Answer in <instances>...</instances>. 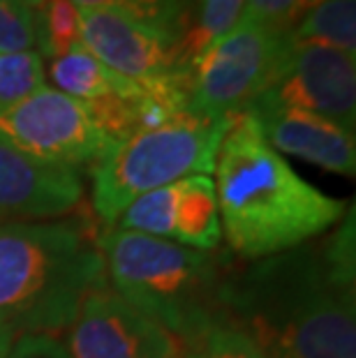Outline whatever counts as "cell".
I'll list each match as a JSON object with an SVG mask.
<instances>
[{"instance_id":"6da1fadb","label":"cell","mask_w":356,"mask_h":358,"mask_svg":"<svg viewBox=\"0 0 356 358\" xmlns=\"http://www.w3.org/2000/svg\"><path fill=\"white\" fill-rule=\"evenodd\" d=\"M225 326L264 358H356L354 208L320 245H299L232 273Z\"/></svg>"},{"instance_id":"7a4b0ae2","label":"cell","mask_w":356,"mask_h":358,"mask_svg":"<svg viewBox=\"0 0 356 358\" xmlns=\"http://www.w3.org/2000/svg\"><path fill=\"white\" fill-rule=\"evenodd\" d=\"M213 171L222 234L232 252L243 259L257 262L299 248L347 213V201L303 180L245 111L227 127Z\"/></svg>"},{"instance_id":"3957f363","label":"cell","mask_w":356,"mask_h":358,"mask_svg":"<svg viewBox=\"0 0 356 358\" xmlns=\"http://www.w3.org/2000/svg\"><path fill=\"white\" fill-rule=\"evenodd\" d=\"M97 248L109 287L180 347L225 326V292L234 271L213 252L123 229L104 234Z\"/></svg>"},{"instance_id":"277c9868","label":"cell","mask_w":356,"mask_h":358,"mask_svg":"<svg viewBox=\"0 0 356 358\" xmlns=\"http://www.w3.org/2000/svg\"><path fill=\"white\" fill-rule=\"evenodd\" d=\"M104 282L102 252L79 222L0 224V319L19 335L70 329L83 296Z\"/></svg>"},{"instance_id":"5b68a950","label":"cell","mask_w":356,"mask_h":358,"mask_svg":"<svg viewBox=\"0 0 356 358\" xmlns=\"http://www.w3.org/2000/svg\"><path fill=\"white\" fill-rule=\"evenodd\" d=\"M232 118L211 120L185 111L169 123L141 129L93 164V208L113 224L139 196L187 176H208L215 169L220 141Z\"/></svg>"},{"instance_id":"8992f818","label":"cell","mask_w":356,"mask_h":358,"mask_svg":"<svg viewBox=\"0 0 356 358\" xmlns=\"http://www.w3.org/2000/svg\"><path fill=\"white\" fill-rule=\"evenodd\" d=\"M287 42L290 30L243 17L187 70L190 111L211 120H227L245 111L273 83Z\"/></svg>"},{"instance_id":"52a82bcc","label":"cell","mask_w":356,"mask_h":358,"mask_svg":"<svg viewBox=\"0 0 356 358\" xmlns=\"http://www.w3.org/2000/svg\"><path fill=\"white\" fill-rule=\"evenodd\" d=\"M0 136L28 155L70 169L93 166L111 146L86 102L49 86L0 109Z\"/></svg>"},{"instance_id":"ba28073f","label":"cell","mask_w":356,"mask_h":358,"mask_svg":"<svg viewBox=\"0 0 356 358\" xmlns=\"http://www.w3.org/2000/svg\"><path fill=\"white\" fill-rule=\"evenodd\" d=\"M255 102L292 106L354 132L356 56L290 37L273 83Z\"/></svg>"},{"instance_id":"9c48e42d","label":"cell","mask_w":356,"mask_h":358,"mask_svg":"<svg viewBox=\"0 0 356 358\" xmlns=\"http://www.w3.org/2000/svg\"><path fill=\"white\" fill-rule=\"evenodd\" d=\"M67 335L72 358H176L180 345L162 326L104 285L83 296Z\"/></svg>"},{"instance_id":"30bf717a","label":"cell","mask_w":356,"mask_h":358,"mask_svg":"<svg viewBox=\"0 0 356 358\" xmlns=\"http://www.w3.org/2000/svg\"><path fill=\"white\" fill-rule=\"evenodd\" d=\"M113 229L148 234L199 252H213L222 241L215 180L187 176L153 189L127 206Z\"/></svg>"},{"instance_id":"8fae6325","label":"cell","mask_w":356,"mask_h":358,"mask_svg":"<svg viewBox=\"0 0 356 358\" xmlns=\"http://www.w3.org/2000/svg\"><path fill=\"white\" fill-rule=\"evenodd\" d=\"M81 47L134 83H153L187 72L178 63V40L113 10H79Z\"/></svg>"},{"instance_id":"7c38bea8","label":"cell","mask_w":356,"mask_h":358,"mask_svg":"<svg viewBox=\"0 0 356 358\" xmlns=\"http://www.w3.org/2000/svg\"><path fill=\"white\" fill-rule=\"evenodd\" d=\"M81 196L77 169L37 159L0 136V224L65 215Z\"/></svg>"},{"instance_id":"4fadbf2b","label":"cell","mask_w":356,"mask_h":358,"mask_svg":"<svg viewBox=\"0 0 356 358\" xmlns=\"http://www.w3.org/2000/svg\"><path fill=\"white\" fill-rule=\"evenodd\" d=\"M245 113L255 120L262 136L278 153L301 157L322 169L336 171L340 176H354V132H347L345 127L327 118L292 109V106L252 102Z\"/></svg>"},{"instance_id":"5bb4252c","label":"cell","mask_w":356,"mask_h":358,"mask_svg":"<svg viewBox=\"0 0 356 358\" xmlns=\"http://www.w3.org/2000/svg\"><path fill=\"white\" fill-rule=\"evenodd\" d=\"M49 74L56 83V90L81 102H93L113 93H127L137 86L134 81L109 70L81 44L67 51L65 56L54 58Z\"/></svg>"},{"instance_id":"9a60e30c","label":"cell","mask_w":356,"mask_h":358,"mask_svg":"<svg viewBox=\"0 0 356 358\" xmlns=\"http://www.w3.org/2000/svg\"><path fill=\"white\" fill-rule=\"evenodd\" d=\"M290 37L356 56V0H313L290 30Z\"/></svg>"},{"instance_id":"2e32d148","label":"cell","mask_w":356,"mask_h":358,"mask_svg":"<svg viewBox=\"0 0 356 358\" xmlns=\"http://www.w3.org/2000/svg\"><path fill=\"white\" fill-rule=\"evenodd\" d=\"M30 5L33 0H26ZM79 10H113L127 14L143 26L176 37L178 44L187 33L190 0H74Z\"/></svg>"},{"instance_id":"e0dca14e","label":"cell","mask_w":356,"mask_h":358,"mask_svg":"<svg viewBox=\"0 0 356 358\" xmlns=\"http://www.w3.org/2000/svg\"><path fill=\"white\" fill-rule=\"evenodd\" d=\"M37 47L42 56L60 58L81 44V19L74 0H33Z\"/></svg>"},{"instance_id":"ac0fdd59","label":"cell","mask_w":356,"mask_h":358,"mask_svg":"<svg viewBox=\"0 0 356 358\" xmlns=\"http://www.w3.org/2000/svg\"><path fill=\"white\" fill-rule=\"evenodd\" d=\"M245 0H201V10L197 26L183 35L178 44V63L183 70H190V65L206 51L211 44L222 40L227 33H232L243 19Z\"/></svg>"},{"instance_id":"d6986e66","label":"cell","mask_w":356,"mask_h":358,"mask_svg":"<svg viewBox=\"0 0 356 358\" xmlns=\"http://www.w3.org/2000/svg\"><path fill=\"white\" fill-rule=\"evenodd\" d=\"M42 86L44 63L40 51L0 53V109L17 104Z\"/></svg>"},{"instance_id":"ffe728a7","label":"cell","mask_w":356,"mask_h":358,"mask_svg":"<svg viewBox=\"0 0 356 358\" xmlns=\"http://www.w3.org/2000/svg\"><path fill=\"white\" fill-rule=\"evenodd\" d=\"M176 358H264L262 352L241 331L215 326L190 345L180 347Z\"/></svg>"},{"instance_id":"44dd1931","label":"cell","mask_w":356,"mask_h":358,"mask_svg":"<svg viewBox=\"0 0 356 358\" xmlns=\"http://www.w3.org/2000/svg\"><path fill=\"white\" fill-rule=\"evenodd\" d=\"M37 47L33 10L26 0H0V53Z\"/></svg>"},{"instance_id":"7402d4cb","label":"cell","mask_w":356,"mask_h":358,"mask_svg":"<svg viewBox=\"0 0 356 358\" xmlns=\"http://www.w3.org/2000/svg\"><path fill=\"white\" fill-rule=\"evenodd\" d=\"M310 0H245L243 17L276 30H292Z\"/></svg>"},{"instance_id":"603a6c76","label":"cell","mask_w":356,"mask_h":358,"mask_svg":"<svg viewBox=\"0 0 356 358\" xmlns=\"http://www.w3.org/2000/svg\"><path fill=\"white\" fill-rule=\"evenodd\" d=\"M5 358H72L63 342L47 333H24L14 340Z\"/></svg>"},{"instance_id":"cb8c5ba5","label":"cell","mask_w":356,"mask_h":358,"mask_svg":"<svg viewBox=\"0 0 356 358\" xmlns=\"http://www.w3.org/2000/svg\"><path fill=\"white\" fill-rule=\"evenodd\" d=\"M17 338H19L17 329H14L12 324H7L5 319H0V358L7 356V352H10V347L14 345Z\"/></svg>"},{"instance_id":"d4e9b609","label":"cell","mask_w":356,"mask_h":358,"mask_svg":"<svg viewBox=\"0 0 356 358\" xmlns=\"http://www.w3.org/2000/svg\"><path fill=\"white\" fill-rule=\"evenodd\" d=\"M310 3H313V0H310Z\"/></svg>"}]
</instances>
